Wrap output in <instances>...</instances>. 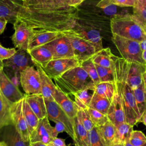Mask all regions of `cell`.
Returning <instances> with one entry per match:
<instances>
[{
  "label": "cell",
  "instance_id": "6da1fadb",
  "mask_svg": "<svg viewBox=\"0 0 146 146\" xmlns=\"http://www.w3.org/2000/svg\"><path fill=\"white\" fill-rule=\"evenodd\" d=\"M18 19L34 31L59 32L73 29L79 18L78 8L69 0H17Z\"/></svg>",
  "mask_w": 146,
  "mask_h": 146
},
{
  "label": "cell",
  "instance_id": "7a4b0ae2",
  "mask_svg": "<svg viewBox=\"0 0 146 146\" xmlns=\"http://www.w3.org/2000/svg\"><path fill=\"white\" fill-rule=\"evenodd\" d=\"M112 34L139 42L146 39V23L133 14L120 15L110 20Z\"/></svg>",
  "mask_w": 146,
  "mask_h": 146
},
{
  "label": "cell",
  "instance_id": "3957f363",
  "mask_svg": "<svg viewBox=\"0 0 146 146\" xmlns=\"http://www.w3.org/2000/svg\"><path fill=\"white\" fill-rule=\"evenodd\" d=\"M55 84L67 95L83 90H94L95 84L80 66L72 68L54 79Z\"/></svg>",
  "mask_w": 146,
  "mask_h": 146
},
{
  "label": "cell",
  "instance_id": "277c9868",
  "mask_svg": "<svg viewBox=\"0 0 146 146\" xmlns=\"http://www.w3.org/2000/svg\"><path fill=\"white\" fill-rule=\"evenodd\" d=\"M145 64L127 60L114 56V72L116 82L125 83L133 90L143 82V74Z\"/></svg>",
  "mask_w": 146,
  "mask_h": 146
},
{
  "label": "cell",
  "instance_id": "5b68a950",
  "mask_svg": "<svg viewBox=\"0 0 146 146\" xmlns=\"http://www.w3.org/2000/svg\"><path fill=\"white\" fill-rule=\"evenodd\" d=\"M3 71L13 83L18 87L20 72L29 66H35L27 50L18 49L10 58L3 61Z\"/></svg>",
  "mask_w": 146,
  "mask_h": 146
},
{
  "label": "cell",
  "instance_id": "8992f818",
  "mask_svg": "<svg viewBox=\"0 0 146 146\" xmlns=\"http://www.w3.org/2000/svg\"><path fill=\"white\" fill-rule=\"evenodd\" d=\"M115 84L120 95L125 122L133 127L138 123L140 115L136 105L133 90L125 83L116 82Z\"/></svg>",
  "mask_w": 146,
  "mask_h": 146
},
{
  "label": "cell",
  "instance_id": "52a82bcc",
  "mask_svg": "<svg viewBox=\"0 0 146 146\" xmlns=\"http://www.w3.org/2000/svg\"><path fill=\"white\" fill-rule=\"evenodd\" d=\"M61 34L66 36L70 40L74 58L80 64L83 62L91 58L97 52L94 44L78 35L72 29L63 31Z\"/></svg>",
  "mask_w": 146,
  "mask_h": 146
},
{
  "label": "cell",
  "instance_id": "ba28073f",
  "mask_svg": "<svg viewBox=\"0 0 146 146\" xmlns=\"http://www.w3.org/2000/svg\"><path fill=\"white\" fill-rule=\"evenodd\" d=\"M112 40L119 51L121 58L134 62L146 64L142 58L140 42L112 34Z\"/></svg>",
  "mask_w": 146,
  "mask_h": 146
},
{
  "label": "cell",
  "instance_id": "9c48e42d",
  "mask_svg": "<svg viewBox=\"0 0 146 146\" xmlns=\"http://www.w3.org/2000/svg\"><path fill=\"white\" fill-rule=\"evenodd\" d=\"M47 110V117L54 123L61 122L66 129V133L72 139L74 138V119H70L53 98L44 99Z\"/></svg>",
  "mask_w": 146,
  "mask_h": 146
},
{
  "label": "cell",
  "instance_id": "30bf717a",
  "mask_svg": "<svg viewBox=\"0 0 146 146\" xmlns=\"http://www.w3.org/2000/svg\"><path fill=\"white\" fill-rule=\"evenodd\" d=\"M20 84L26 95L41 94L40 75L34 66H29L20 72Z\"/></svg>",
  "mask_w": 146,
  "mask_h": 146
},
{
  "label": "cell",
  "instance_id": "8fae6325",
  "mask_svg": "<svg viewBox=\"0 0 146 146\" xmlns=\"http://www.w3.org/2000/svg\"><path fill=\"white\" fill-rule=\"evenodd\" d=\"M79 66L80 63L75 58H70L52 59L41 67L51 79H54L67 70Z\"/></svg>",
  "mask_w": 146,
  "mask_h": 146
},
{
  "label": "cell",
  "instance_id": "7c38bea8",
  "mask_svg": "<svg viewBox=\"0 0 146 146\" xmlns=\"http://www.w3.org/2000/svg\"><path fill=\"white\" fill-rule=\"evenodd\" d=\"M22 103L23 99L11 104L10 109L11 118L13 125L22 139L25 141L30 142V136L23 112Z\"/></svg>",
  "mask_w": 146,
  "mask_h": 146
},
{
  "label": "cell",
  "instance_id": "4fadbf2b",
  "mask_svg": "<svg viewBox=\"0 0 146 146\" xmlns=\"http://www.w3.org/2000/svg\"><path fill=\"white\" fill-rule=\"evenodd\" d=\"M78 35L94 44L97 52L103 49L102 38L98 29L84 22L78 20L75 27L72 29Z\"/></svg>",
  "mask_w": 146,
  "mask_h": 146
},
{
  "label": "cell",
  "instance_id": "5bb4252c",
  "mask_svg": "<svg viewBox=\"0 0 146 146\" xmlns=\"http://www.w3.org/2000/svg\"><path fill=\"white\" fill-rule=\"evenodd\" d=\"M15 32L11 38L15 48L27 50L29 40L34 34V30L19 19L13 24Z\"/></svg>",
  "mask_w": 146,
  "mask_h": 146
},
{
  "label": "cell",
  "instance_id": "9a60e30c",
  "mask_svg": "<svg viewBox=\"0 0 146 146\" xmlns=\"http://www.w3.org/2000/svg\"><path fill=\"white\" fill-rule=\"evenodd\" d=\"M47 44L52 51L53 59L74 58L70 41L65 35H61Z\"/></svg>",
  "mask_w": 146,
  "mask_h": 146
},
{
  "label": "cell",
  "instance_id": "2e32d148",
  "mask_svg": "<svg viewBox=\"0 0 146 146\" xmlns=\"http://www.w3.org/2000/svg\"><path fill=\"white\" fill-rule=\"evenodd\" d=\"M0 91L11 103L19 101L24 97V95L7 76L3 70L0 71Z\"/></svg>",
  "mask_w": 146,
  "mask_h": 146
},
{
  "label": "cell",
  "instance_id": "e0dca14e",
  "mask_svg": "<svg viewBox=\"0 0 146 146\" xmlns=\"http://www.w3.org/2000/svg\"><path fill=\"white\" fill-rule=\"evenodd\" d=\"M107 116L108 120L111 121L115 127L119 124L125 122V118L120 95L116 87L115 95L111 102Z\"/></svg>",
  "mask_w": 146,
  "mask_h": 146
},
{
  "label": "cell",
  "instance_id": "ac0fdd59",
  "mask_svg": "<svg viewBox=\"0 0 146 146\" xmlns=\"http://www.w3.org/2000/svg\"><path fill=\"white\" fill-rule=\"evenodd\" d=\"M54 100L65 112L67 115L71 119L76 116L78 108L73 100L68 95L64 93L59 88L56 86L55 91L52 95Z\"/></svg>",
  "mask_w": 146,
  "mask_h": 146
},
{
  "label": "cell",
  "instance_id": "d6986e66",
  "mask_svg": "<svg viewBox=\"0 0 146 146\" xmlns=\"http://www.w3.org/2000/svg\"><path fill=\"white\" fill-rule=\"evenodd\" d=\"M52 127L47 117L39 120L38 125L30 136V142L41 141L46 144H48L52 138L51 131Z\"/></svg>",
  "mask_w": 146,
  "mask_h": 146
},
{
  "label": "cell",
  "instance_id": "ffe728a7",
  "mask_svg": "<svg viewBox=\"0 0 146 146\" xmlns=\"http://www.w3.org/2000/svg\"><path fill=\"white\" fill-rule=\"evenodd\" d=\"M31 56L34 65L38 64L43 67L48 62L53 59L52 51L46 44L27 51Z\"/></svg>",
  "mask_w": 146,
  "mask_h": 146
},
{
  "label": "cell",
  "instance_id": "44dd1931",
  "mask_svg": "<svg viewBox=\"0 0 146 146\" xmlns=\"http://www.w3.org/2000/svg\"><path fill=\"white\" fill-rule=\"evenodd\" d=\"M61 35V33L59 32L34 30V34L29 40L27 51L46 44L55 39Z\"/></svg>",
  "mask_w": 146,
  "mask_h": 146
},
{
  "label": "cell",
  "instance_id": "7402d4cb",
  "mask_svg": "<svg viewBox=\"0 0 146 146\" xmlns=\"http://www.w3.org/2000/svg\"><path fill=\"white\" fill-rule=\"evenodd\" d=\"M18 11L17 0H0V17L5 18L7 23L13 25L17 21Z\"/></svg>",
  "mask_w": 146,
  "mask_h": 146
},
{
  "label": "cell",
  "instance_id": "603a6c76",
  "mask_svg": "<svg viewBox=\"0 0 146 146\" xmlns=\"http://www.w3.org/2000/svg\"><path fill=\"white\" fill-rule=\"evenodd\" d=\"M25 98L29 107L39 120L47 116L46 107L42 94H25Z\"/></svg>",
  "mask_w": 146,
  "mask_h": 146
},
{
  "label": "cell",
  "instance_id": "cb8c5ba5",
  "mask_svg": "<svg viewBox=\"0 0 146 146\" xmlns=\"http://www.w3.org/2000/svg\"><path fill=\"white\" fill-rule=\"evenodd\" d=\"M114 56L110 48L107 47L96 52L91 59L95 64L114 69Z\"/></svg>",
  "mask_w": 146,
  "mask_h": 146
},
{
  "label": "cell",
  "instance_id": "d4e9b609",
  "mask_svg": "<svg viewBox=\"0 0 146 146\" xmlns=\"http://www.w3.org/2000/svg\"><path fill=\"white\" fill-rule=\"evenodd\" d=\"M38 70L40 79L41 94L44 99H51L55 91L56 85L53 83L51 79L44 71L43 68L38 64L35 65Z\"/></svg>",
  "mask_w": 146,
  "mask_h": 146
},
{
  "label": "cell",
  "instance_id": "484cf974",
  "mask_svg": "<svg viewBox=\"0 0 146 146\" xmlns=\"http://www.w3.org/2000/svg\"><path fill=\"white\" fill-rule=\"evenodd\" d=\"M75 146H90L88 132L82 125L78 115L74 118Z\"/></svg>",
  "mask_w": 146,
  "mask_h": 146
},
{
  "label": "cell",
  "instance_id": "4316f807",
  "mask_svg": "<svg viewBox=\"0 0 146 146\" xmlns=\"http://www.w3.org/2000/svg\"><path fill=\"white\" fill-rule=\"evenodd\" d=\"M3 142L6 146H30V142L24 141L15 128H6L3 134Z\"/></svg>",
  "mask_w": 146,
  "mask_h": 146
},
{
  "label": "cell",
  "instance_id": "83f0119b",
  "mask_svg": "<svg viewBox=\"0 0 146 146\" xmlns=\"http://www.w3.org/2000/svg\"><path fill=\"white\" fill-rule=\"evenodd\" d=\"M12 104L0 91V129L3 127L13 125L10 114Z\"/></svg>",
  "mask_w": 146,
  "mask_h": 146
},
{
  "label": "cell",
  "instance_id": "f1b7e54d",
  "mask_svg": "<svg viewBox=\"0 0 146 146\" xmlns=\"http://www.w3.org/2000/svg\"><path fill=\"white\" fill-rule=\"evenodd\" d=\"M22 108L24 116L27 124L28 131L30 136L36 128L39 123V119L37 117V116L35 115V114L33 112V111L29 107L28 103H27L25 99V95L23 98Z\"/></svg>",
  "mask_w": 146,
  "mask_h": 146
},
{
  "label": "cell",
  "instance_id": "f546056e",
  "mask_svg": "<svg viewBox=\"0 0 146 146\" xmlns=\"http://www.w3.org/2000/svg\"><path fill=\"white\" fill-rule=\"evenodd\" d=\"M94 91L98 95L107 98L111 102L116 91L115 83L100 82L95 86Z\"/></svg>",
  "mask_w": 146,
  "mask_h": 146
},
{
  "label": "cell",
  "instance_id": "4dcf8cb0",
  "mask_svg": "<svg viewBox=\"0 0 146 146\" xmlns=\"http://www.w3.org/2000/svg\"><path fill=\"white\" fill-rule=\"evenodd\" d=\"M98 132L107 146H111L113 143L116 127L109 120L104 125L96 127Z\"/></svg>",
  "mask_w": 146,
  "mask_h": 146
},
{
  "label": "cell",
  "instance_id": "1f68e13d",
  "mask_svg": "<svg viewBox=\"0 0 146 146\" xmlns=\"http://www.w3.org/2000/svg\"><path fill=\"white\" fill-rule=\"evenodd\" d=\"M133 131V126L127 123H123L116 127L115 135L113 143L124 144L127 140H129L131 133Z\"/></svg>",
  "mask_w": 146,
  "mask_h": 146
},
{
  "label": "cell",
  "instance_id": "d6a6232c",
  "mask_svg": "<svg viewBox=\"0 0 146 146\" xmlns=\"http://www.w3.org/2000/svg\"><path fill=\"white\" fill-rule=\"evenodd\" d=\"M110 104L111 102L109 100L98 95L94 91L88 108L95 109L107 115Z\"/></svg>",
  "mask_w": 146,
  "mask_h": 146
},
{
  "label": "cell",
  "instance_id": "836d02e7",
  "mask_svg": "<svg viewBox=\"0 0 146 146\" xmlns=\"http://www.w3.org/2000/svg\"><path fill=\"white\" fill-rule=\"evenodd\" d=\"M90 90H83L72 95L74 97V100L73 101L78 109H87L88 108L94 92L93 91L91 93Z\"/></svg>",
  "mask_w": 146,
  "mask_h": 146
},
{
  "label": "cell",
  "instance_id": "e575fe53",
  "mask_svg": "<svg viewBox=\"0 0 146 146\" xmlns=\"http://www.w3.org/2000/svg\"><path fill=\"white\" fill-rule=\"evenodd\" d=\"M136 105L140 116L146 111V88L143 82L137 88L133 90Z\"/></svg>",
  "mask_w": 146,
  "mask_h": 146
},
{
  "label": "cell",
  "instance_id": "d590c367",
  "mask_svg": "<svg viewBox=\"0 0 146 146\" xmlns=\"http://www.w3.org/2000/svg\"><path fill=\"white\" fill-rule=\"evenodd\" d=\"M100 82L116 83L114 69L102 67L95 64Z\"/></svg>",
  "mask_w": 146,
  "mask_h": 146
},
{
  "label": "cell",
  "instance_id": "8d00e7d4",
  "mask_svg": "<svg viewBox=\"0 0 146 146\" xmlns=\"http://www.w3.org/2000/svg\"><path fill=\"white\" fill-rule=\"evenodd\" d=\"M80 66L86 71V72L94 82L95 85H96L100 83V80L95 65L91 58L81 63Z\"/></svg>",
  "mask_w": 146,
  "mask_h": 146
},
{
  "label": "cell",
  "instance_id": "74e56055",
  "mask_svg": "<svg viewBox=\"0 0 146 146\" xmlns=\"http://www.w3.org/2000/svg\"><path fill=\"white\" fill-rule=\"evenodd\" d=\"M87 110L95 127H98L102 126L108 121L107 115H105L98 110L91 108H88Z\"/></svg>",
  "mask_w": 146,
  "mask_h": 146
},
{
  "label": "cell",
  "instance_id": "f35d334b",
  "mask_svg": "<svg viewBox=\"0 0 146 146\" xmlns=\"http://www.w3.org/2000/svg\"><path fill=\"white\" fill-rule=\"evenodd\" d=\"M77 115L79 116L82 125L87 132H90L95 127L91 120L87 108L78 109Z\"/></svg>",
  "mask_w": 146,
  "mask_h": 146
},
{
  "label": "cell",
  "instance_id": "ab89813d",
  "mask_svg": "<svg viewBox=\"0 0 146 146\" xmlns=\"http://www.w3.org/2000/svg\"><path fill=\"white\" fill-rule=\"evenodd\" d=\"M133 14L146 22V0H137L135 6L133 7Z\"/></svg>",
  "mask_w": 146,
  "mask_h": 146
},
{
  "label": "cell",
  "instance_id": "60d3db41",
  "mask_svg": "<svg viewBox=\"0 0 146 146\" xmlns=\"http://www.w3.org/2000/svg\"><path fill=\"white\" fill-rule=\"evenodd\" d=\"M129 142L133 146H142L146 143V136L140 131H132Z\"/></svg>",
  "mask_w": 146,
  "mask_h": 146
},
{
  "label": "cell",
  "instance_id": "b9f144b4",
  "mask_svg": "<svg viewBox=\"0 0 146 146\" xmlns=\"http://www.w3.org/2000/svg\"><path fill=\"white\" fill-rule=\"evenodd\" d=\"M120 7H119L113 4L108 3L100 7L99 9L100 11L102 12L103 14H104V16H106L108 18L110 17L111 19L112 18L115 16L122 15L119 12Z\"/></svg>",
  "mask_w": 146,
  "mask_h": 146
},
{
  "label": "cell",
  "instance_id": "7bdbcfd3",
  "mask_svg": "<svg viewBox=\"0 0 146 146\" xmlns=\"http://www.w3.org/2000/svg\"><path fill=\"white\" fill-rule=\"evenodd\" d=\"M88 136L90 146H107L96 127L88 132Z\"/></svg>",
  "mask_w": 146,
  "mask_h": 146
},
{
  "label": "cell",
  "instance_id": "ee69618b",
  "mask_svg": "<svg viewBox=\"0 0 146 146\" xmlns=\"http://www.w3.org/2000/svg\"><path fill=\"white\" fill-rule=\"evenodd\" d=\"M136 2H137V0H108L104 5L108 3H110V4H113L121 7H134L136 4Z\"/></svg>",
  "mask_w": 146,
  "mask_h": 146
},
{
  "label": "cell",
  "instance_id": "f6af8a7d",
  "mask_svg": "<svg viewBox=\"0 0 146 146\" xmlns=\"http://www.w3.org/2000/svg\"><path fill=\"white\" fill-rule=\"evenodd\" d=\"M16 51L15 48H6L0 43V60L3 61L10 58L15 54Z\"/></svg>",
  "mask_w": 146,
  "mask_h": 146
},
{
  "label": "cell",
  "instance_id": "bcb514c9",
  "mask_svg": "<svg viewBox=\"0 0 146 146\" xmlns=\"http://www.w3.org/2000/svg\"><path fill=\"white\" fill-rule=\"evenodd\" d=\"M66 132V129L65 128V126L63 123L61 122H56L55 123V127H52L51 134L52 138L56 137L59 133Z\"/></svg>",
  "mask_w": 146,
  "mask_h": 146
},
{
  "label": "cell",
  "instance_id": "7dc6e473",
  "mask_svg": "<svg viewBox=\"0 0 146 146\" xmlns=\"http://www.w3.org/2000/svg\"><path fill=\"white\" fill-rule=\"evenodd\" d=\"M50 144L53 146H70V144L66 145L65 143V139L59 138L58 137L53 138L50 142Z\"/></svg>",
  "mask_w": 146,
  "mask_h": 146
},
{
  "label": "cell",
  "instance_id": "c3c4849f",
  "mask_svg": "<svg viewBox=\"0 0 146 146\" xmlns=\"http://www.w3.org/2000/svg\"><path fill=\"white\" fill-rule=\"evenodd\" d=\"M85 0H69L68 5L74 8H78L79 6Z\"/></svg>",
  "mask_w": 146,
  "mask_h": 146
},
{
  "label": "cell",
  "instance_id": "681fc988",
  "mask_svg": "<svg viewBox=\"0 0 146 146\" xmlns=\"http://www.w3.org/2000/svg\"><path fill=\"white\" fill-rule=\"evenodd\" d=\"M7 23V21L5 18L0 17V34L4 31Z\"/></svg>",
  "mask_w": 146,
  "mask_h": 146
},
{
  "label": "cell",
  "instance_id": "f907efd6",
  "mask_svg": "<svg viewBox=\"0 0 146 146\" xmlns=\"http://www.w3.org/2000/svg\"><path fill=\"white\" fill-rule=\"evenodd\" d=\"M139 122L143 123L146 126V111H144V112L141 115V116L138 121V123Z\"/></svg>",
  "mask_w": 146,
  "mask_h": 146
},
{
  "label": "cell",
  "instance_id": "816d5d0a",
  "mask_svg": "<svg viewBox=\"0 0 146 146\" xmlns=\"http://www.w3.org/2000/svg\"><path fill=\"white\" fill-rule=\"evenodd\" d=\"M30 146H47V144H46L41 141H35L30 142Z\"/></svg>",
  "mask_w": 146,
  "mask_h": 146
},
{
  "label": "cell",
  "instance_id": "f5cc1de1",
  "mask_svg": "<svg viewBox=\"0 0 146 146\" xmlns=\"http://www.w3.org/2000/svg\"><path fill=\"white\" fill-rule=\"evenodd\" d=\"M140 45L143 51L146 50V39L140 42Z\"/></svg>",
  "mask_w": 146,
  "mask_h": 146
},
{
  "label": "cell",
  "instance_id": "db71d44e",
  "mask_svg": "<svg viewBox=\"0 0 146 146\" xmlns=\"http://www.w3.org/2000/svg\"><path fill=\"white\" fill-rule=\"evenodd\" d=\"M108 0H100L96 5V7H100L101 6H103Z\"/></svg>",
  "mask_w": 146,
  "mask_h": 146
},
{
  "label": "cell",
  "instance_id": "11a10c76",
  "mask_svg": "<svg viewBox=\"0 0 146 146\" xmlns=\"http://www.w3.org/2000/svg\"><path fill=\"white\" fill-rule=\"evenodd\" d=\"M143 82L144 83L145 87L146 88V64H145V70H144V73L143 74Z\"/></svg>",
  "mask_w": 146,
  "mask_h": 146
},
{
  "label": "cell",
  "instance_id": "9f6ffc18",
  "mask_svg": "<svg viewBox=\"0 0 146 146\" xmlns=\"http://www.w3.org/2000/svg\"><path fill=\"white\" fill-rule=\"evenodd\" d=\"M142 58L145 63H146V50H144L142 52Z\"/></svg>",
  "mask_w": 146,
  "mask_h": 146
},
{
  "label": "cell",
  "instance_id": "6f0895ef",
  "mask_svg": "<svg viewBox=\"0 0 146 146\" xmlns=\"http://www.w3.org/2000/svg\"><path fill=\"white\" fill-rule=\"evenodd\" d=\"M124 144V146H133V145H132L129 142V140L126 141ZM142 146H146V143H145V144H144L143 145H142Z\"/></svg>",
  "mask_w": 146,
  "mask_h": 146
},
{
  "label": "cell",
  "instance_id": "680465c9",
  "mask_svg": "<svg viewBox=\"0 0 146 146\" xmlns=\"http://www.w3.org/2000/svg\"><path fill=\"white\" fill-rule=\"evenodd\" d=\"M111 146H124V144L122 143H113Z\"/></svg>",
  "mask_w": 146,
  "mask_h": 146
},
{
  "label": "cell",
  "instance_id": "91938a15",
  "mask_svg": "<svg viewBox=\"0 0 146 146\" xmlns=\"http://www.w3.org/2000/svg\"><path fill=\"white\" fill-rule=\"evenodd\" d=\"M3 61L0 60V71L3 70Z\"/></svg>",
  "mask_w": 146,
  "mask_h": 146
},
{
  "label": "cell",
  "instance_id": "94428289",
  "mask_svg": "<svg viewBox=\"0 0 146 146\" xmlns=\"http://www.w3.org/2000/svg\"><path fill=\"white\" fill-rule=\"evenodd\" d=\"M0 146H6V145L3 141H2V142H0Z\"/></svg>",
  "mask_w": 146,
  "mask_h": 146
},
{
  "label": "cell",
  "instance_id": "6125c7cd",
  "mask_svg": "<svg viewBox=\"0 0 146 146\" xmlns=\"http://www.w3.org/2000/svg\"><path fill=\"white\" fill-rule=\"evenodd\" d=\"M47 146H53V145H51V144H47Z\"/></svg>",
  "mask_w": 146,
  "mask_h": 146
},
{
  "label": "cell",
  "instance_id": "be15d7a7",
  "mask_svg": "<svg viewBox=\"0 0 146 146\" xmlns=\"http://www.w3.org/2000/svg\"><path fill=\"white\" fill-rule=\"evenodd\" d=\"M145 23H146V22H145Z\"/></svg>",
  "mask_w": 146,
  "mask_h": 146
}]
</instances>
